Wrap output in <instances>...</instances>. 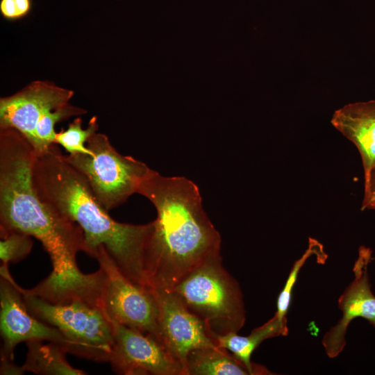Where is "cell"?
I'll return each mask as SVG.
<instances>
[{"label":"cell","mask_w":375,"mask_h":375,"mask_svg":"<svg viewBox=\"0 0 375 375\" xmlns=\"http://www.w3.org/2000/svg\"><path fill=\"white\" fill-rule=\"evenodd\" d=\"M312 255H317L319 262L321 264L324 263L327 258V255L324 253L322 244L313 238H309L308 249L301 258L294 262L285 284L277 299V310L274 315L283 322H288L286 315L290 308L292 290L297 280L299 271Z\"/></svg>","instance_id":"cell-19"},{"label":"cell","mask_w":375,"mask_h":375,"mask_svg":"<svg viewBox=\"0 0 375 375\" xmlns=\"http://www.w3.org/2000/svg\"><path fill=\"white\" fill-rule=\"evenodd\" d=\"M73 96V90L52 82L35 81L14 94L0 99V128L15 129L33 147L40 117L69 103Z\"/></svg>","instance_id":"cell-10"},{"label":"cell","mask_w":375,"mask_h":375,"mask_svg":"<svg viewBox=\"0 0 375 375\" xmlns=\"http://www.w3.org/2000/svg\"><path fill=\"white\" fill-rule=\"evenodd\" d=\"M33 340L26 342L27 353L22 365L24 372L42 375H85L86 372L73 367L66 358L67 347L54 342Z\"/></svg>","instance_id":"cell-16"},{"label":"cell","mask_w":375,"mask_h":375,"mask_svg":"<svg viewBox=\"0 0 375 375\" xmlns=\"http://www.w3.org/2000/svg\"><path fill=\"white\" fill-rule=\"evenodd\" d=\"M372 251L362 246L358 250L353 272L354 279L338 299L342 317L324 335L322 345L326 355L334 358L344 349L345 335L351 322L357 317L367 319L375 328V296L371 290L367 272Z\"/></svg>","instance_id":"cell-12"},{"label":"cell","mask_w":375,"mask_h":375,"mask_svg":"<svg viewBox=\"0 0 375 375\" xmlns=\"http://www.w3.org/2000/svg\"><path fill=\"white\" fill-rule=\"evenodd\" d=\"M110 321L113 345L108 362L115 373L185 375L183 365L158 340L138 330Z\"/></svg>","instance_id":"cell-9"},{"label":"cell","mask_w":375,"mask_h":375,"mask_svg":"<svg viewBox=\"0 0 375 375\" xmlns=\"http://www.w3.org/2000/svg\"><path fill=\"white\" fill-rule=\"evenodd\" d=\"M23 294L28 311L62 335L69 353L95 362L109 361L113 345L112 327L101 308L82 300L53 303L34 295Z\"/></svg>","instance_id":"cell-5"},{"label":"cell","mask_w":375,"mask_h":375,"mask_svg":"<svg viewBox=\"0 0 375 375\" xmlns=\"http://www.w3.org/2000/svg\"><path fill=\"white\" fill-rule=\"evenodd\" d=\"M374 259H375V258Z\"/></svg>","instance_id":"cell-24"},{"label":"cell","mask_w":375,"mask_h":375,"mask_svg":"<svg viewBox=\"0 0 375 375\" xmlns=\"http://www.w3.org/2000/svg\"><path fill=\"white\" fill-rule=\"evenodd\" d=\"M0 331L3 342L1 360L14 361L15 349L22 342H54L68 349L67 341L57 328L28 311L21 287L12 278L8 266L3 265L0 278Z\"/></svg>","instance_id":"cell-8"},{"label":"cell","mask_w":375,"mask_h":375,"mask_svg":"<svg viewBox=\"0 0 375 375\" xmlns=\"http://www.w3.org/2000/svg\"><path fill=\"white\" fill-rule=\"evenodd\" d=\"M94 258L106 274L102 306L108 318L160 342L159 310L153 289L124 275L103 247L99 248Z\"/></svg>","instance_id":"cell-7"},{"label":"cell","mask_w":375,"mask_h":375,"mask_svg":"<svg viewBox=\"0 0 375 375\" xmlns=\"http://www.w3.org/2000/svg\"><path fill=\"white\" fill-rule=\"evenodd\" d=\"M83 120L76 117L69 124L67 129H61L55 136L54 143L62 146L69 154L83 153L92 155V151L85 146L89 138L98 130L97 117H92L87 128H82Z\"/></svg>","instance_id":"cell-18"},{"label":"cell","mask_w":375,"mask_h":375,"mask_svg":"<svg viewBox=\"0 0 375 375\" xmlns=\"http://www.w3.org/2000/svg\"><path fill=\"white\" fill-rule=\"evenodd\" d=\"M87 110L68 103L56 109L46 112L39 119L35 130L33 149L37 155L47 152L54 143L57 132L56 124L73 116L84 115Z\"/></svg>","instance_id":"cell-17"},{"label":"cell","mask_w":375,"mask_h":375,"mask_svg":"<svg viewBox=\"0 0 375 375\" xmlns=\"http://www.w3.org/2000/svg\"><path fill=\"white\" fill-rule=\"evenodd\" d=\"M153 290L158 305L160 342L183 365L185 373V360L191 351L217 346L204 323L186 308L175 292Z\"/></svg>","instance_id":"cell-11"},{"label":"cell","mask_w":375,"mask_h":375,"mask_svg":"<svg viewBox=\"0 0 375 375\" xmlns=\"http://www.w3.org/2000/svg\"><path fill=\"white\" fill-rule=\"evenodd\" d=\"M31 6V0H1L0 12L6 19L17 20L26 16Z\"/></svg>","instance_id":"cell-21"},{"label":"cell","mask_w":375,"mask_h":375,"mask_svg":"<svg viewBox=\"0 0 375 375\" xmlns=\"http://www.w3.org/2000/svg\"><path fill=\"white\" fill-rule=\"evenodd\" d=\"M375 209V167L365 179L364 197L361 210Z\"/></svg>","instance_id":"cell-22"},{"label":"cell","mask_w":375,"mask_h":375,"mask_svg":"<svg viewBox=\"0 0 375 375\" xmlns=\"http://www.w3.org/2000/svg\"><path fill=\"white\" fill-rule=\"evenodd\" d=\"M288 333L287 322L274 315L262 326L254 328L248 336H241L237 333L215 335L212 338L216 346L228 350L239 360L258 372L259 375L272 374L265 367L252 362L251 356L254 350L265 340Z\"/></svg>","instance_id":"cell-14"},{"label":"cell","mask_w":375,"mask_h":375,"mask_svg":"<svg viewBox=\"0 0 375 375\" xmlns=\"http://www.w3.org/2000/svg\"><path fill=\"white\" fill-rule=\"evenodd\" d=\"M185 375H259L226 350L216 347L191 351L185 364Z\"/></svg>","instance_id":"cell-15"},{"label":"cell","mask_w":375,"mask_h":375,"mask_svg":"<svg viewBox=\"0 0 375 375\" xmlns=\"http://www.w3.org/2000/svg\"><path fill=\"white\" fill-rule=\"evenodd\" d=\"M331 123L357 147L365 179L375 167V101L345 105L335 111Z\"/></svg>","instance_id":"cell-13"},{"label":"cell","mask_w":375,"mask_h":375,"mask_svg":"<svg viewBox=\"0 0 375 375\" xmlns=\"http://www.w3.org/2000/svg\"><path fill=\"white\" fill-rule=\"evenodd\" d=\"M0 374H14L19 375L23 374L25 372L22 366H18L15 364L14 361H8L5 360H1V366H0Z\"/></svg>","instance_id":"cell-23"},{"label":"cell","mask_w":375,"mask_h":375,"mask_svg":"<svg viewBox=\"0 0 375 375\" xmlns=\"http://www.w3.org/2000/svg\"><path fill=\"white\" fill-rule=\"evenodd\" d=\"M0 259L3 265L17 263L24 259L31 251L32 237L19 232H0Z\"/></svg>","instance_id":"cell-20"},{"label":"cell","mask_w":375,"mask_h":375,"mask_svg":"<svg viewBox=\"0 0 375 375\" xmlns=\"http://www.w3.org/2000/svg\"><path fill=\"white\" fill-rule=\"evenodd\" d=\"M155 206L145 269L149 286L172 291L191 270L220 253L221 238L202 207L199 188L183 176L151 169L137 191Z\"/></svg>","instance_id":"cell-1"},{"label":"cell","mask_w":375,"mask_h":375,"mask_svg":"<svg viewBox=\"0 0 375 375\" xmlns=\"http://www.w3.org/2000/svg\"><path fill=\"white\" fill-rule=\"evenodd\" d=\"M87 147L92 155L63 154V157L84 176L96 199L108 212L137 193L150 168L132 156L119 153L103 133H94Z\"/></svg>","instance_id":"cell-6"},{"label":"cell","mask_w":375,"mask_h":375,"mask_svg":"<svg viewBox=\"0 0 375 375\" xmlns=\"http://www.w3.org/2000/svg\"><path fill=\"white\" fill-rule=\"evenodd\" d=\"M56 144L35 156L33 183L40 198L82 229L85 253L95 258L103 247L120 272L133 283L149 287L145 255L153 222L143 225L115 221L96 199L87 180L68 163Z\"/></svg>","instance_id":"cell-2"},{"label":"cell","mask_w":375,"mask_h":375,"mask_svg":"<svg viewBox=\"0 0 375 375\" xmlns=\"http://www.w3.org/2000/svg\"><path fill=\"white\" fill-rule=\"evenodd\" d=\"M172 291L204 323L212 339L238 333L245 323L241 289L222 265L220 253L191 270Z\"/></svg>","instance_id":"cell-4"},{"label":"cell","mask_w":375,"mask_h":375,"mask_svg":"<svg viewBox=\"0 0 375 375\" xmlns=\"http://www.w3.org/2000/svg\"><path fill=\"white\" fill-rule=\"evenodd\" d=\"M36 153L13 128H0V232L16 231L38 240L48 253L51 274L78 270L76 255L85 251L84 234L75 222L46 205L33 183Z\"/></svg>","instance_id":"cell-3"}]
</instances>
